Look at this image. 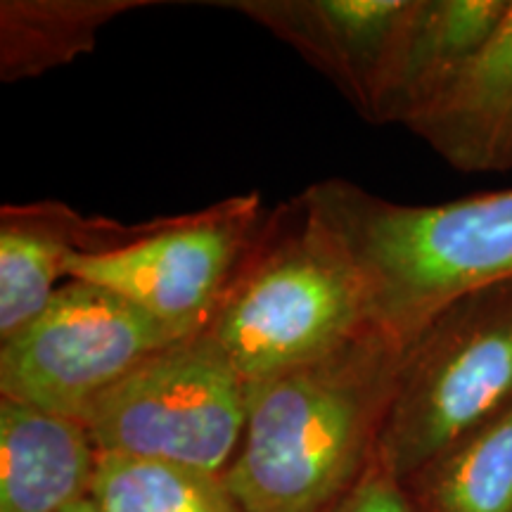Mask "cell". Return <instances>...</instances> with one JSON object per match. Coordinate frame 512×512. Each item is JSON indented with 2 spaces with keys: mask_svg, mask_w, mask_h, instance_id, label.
<instances>
[{
  "mask_svg": "<svg viewBox=\"0 0 512 512\" xmlns=\"http://www.w3.org/2000/svg\"><path fill=\"white\" fill-rule=\"evenodd\" d=\"M147 0H3L0 79H34L91 53L98 34Z\"/></svg>",
  "mask_w": 512,
  "mask_h": 512,
  "instance_id": "13",
  "label": "cell"
},
{
  "mask_svg": "<svg viewBox=\"0 0 512 512\" xmlns=\"http://www.w3.org/2000/svg\"><path fill=\"white\" fill-rule=\"evenodd\" d=\"M399 484L415 512H512V403Z\"/></svg>",
  "mask_w": 512,
  "mask_h": 512,
  "instance_id": "14",
  "label": "cell"
},
{
  "mask_svg": "<svg viewBox=\"0 0 512 512\" xmlns=\"http://www.w3.org/2000/svg\"><path fill=\"white\" fill-rule=\"evenodd\" d=\"M145 226L88 221L62 204L3 207L0 214V344L41 316L69 278L76 254H95L140 238Z\"/></svg>",
  "mask_w": 512,
  "mask_h": 512,
  "instance_id": "11",
  "label": "cell"
},
{
  "mask_svg": "<svg viewBox=\"0 0 512 512\" xmlns=\"http://www.w3.org/2000/svg\"><path fill=\"white\" fill-rule=\"evenodd\" d=\"M98 453L79 418L0 399V512H64L88 498Z\"/></svg>",
  "mask_w": 512,
  "mask_h": 512,
  "instance_id": "12",
  "label": "cell"
},
{
  "mask_svg": "<svg viewBox=\"0 0 512 512\" xmlns=\"http://www.w3.org/2000/svg\"><path fill=\"white\" fill-rule=\"evenodd\" d=\"M406 128L463 174L512 171V0L477 53Z\"/></svg>",
  "mask_w": 512,
  "mask_h": 512,
  "instance_id": "10",
  "label": "cell"
},
{
  "mask_svg": "<svg viewBox=\"0 0 512 512\" xmlns=\"http://www.w3.org/2000/svg\"><path fill=\"white\" fill-rule=\"evenodd\" d=\"M64 512H100V508L91 501V498H83V501H76L74 505H69Z\"/></svg>",
  "mask_w": 512,
  "mask_h": 512,
  "instance_id": "17",
  "label": "cell"
},
{
  "mask_svg": "<svg viewBox=\"0 0 512 512\" xmlns=\"http://www.w3.org/2000/svg\"><path fill=\"white\" fill-rule=\"evenodd\" d=\"M512 403V280L441 309L403 347L375 458L396 482Z\"/></svg>",
  "mask_w": 512,
  "mask_h": 512,
  "instance_id": "4",
  "label": "cell"
},
{
  "mask_svg": "<svg viewBox=\"0 0 512 512\" xmlns=\"http://www.w3.org/2000/svg\"><path fill=\"white\" fill-rule=\"evenodd\" d=\"M264 221L256 195L152 221L126 245L76 254L69 280L119 294L181 337L197 335L219 309Z\"/></svg>",
  "mask_w": 512,
  "mask_h": 512,
  "instance_id": "7",
  "label": "cell"
},
{
  "mask_svg": "<svg viewBox=\"0 0 512 512\" xmlns=\"http://www.w3.org/2000/svg\"><path fill=\"white\" fill-rule=\"evenodd\" d=\"M249 384L207 332L183 337L105 389L79 415L100 453L223 475L238 453Z\"/></svg>",
  "mask_w": 512,
  "mask_h": 512,
  "instance_id": "5",
  "label": "cell"
},
{
  "mask_svg": "<svg viewBox=\"0 0 512 512\" xmlns=\"http://www.w3.org/2000/svg\"><path fill=\"white\" fill-rule=\"evenodd\" d=\"M510 0H411L377 74L370 124L406 126L453 81Z\"/></svg>",
  "mask_w": 512,
  "mask_h": 512,
  "instance_id": "9",
  "label": "cell"
},
{
  "mask_svg": "<svg viewBox=\"0 0 512 512\" xmlns=\"http://www.w3.org/2000/svg\"><path fill=\"white\" fill-rule=\"evenodd\" d=\"M411 0H230L219 3L290 43L368 119L377 74Z\"/></svg>",
  "mask_w": 512,
  "mask_h": 512,
  "instance_id": "8",
  "label": "cell"
},
{
  "mask_svg": "<svg viewBox=\"0 0 512 512\" xmlns=\"http://www.w3.org/2000/svg\"><path fill=\"white\" fill-rule=\"evenodd\" d=\"M297 200L356 268L370 323L403 347L456 299L512 280V188L399 204L328 178Z\"/></svg>",
  "mask_w": 512,
  "mask_h": 512,
  "instance_id": "2",
  "label": "cell"
},
{
  "mask_svg": "<svg viewBox=\"0 0 512 512\" xmlns=\"http://www.w3.org/2000/svg\"><path fill=\"white\" fill-rule=\"evenodd\" d=\"M370 325L356 268L294 200L264 221L204 332L254 387L332 354Z\"/></svg>",
  "mask_w": 512,
  "mask_h": 512,
  "instance_id": "3",
  "label": "cell"
},
{
  "mask_svg": "<svg viewBox=\"0 0 512 512\" xmlns=\"http://www.w3.org/2000/svg\"><path fill=\"white\" fill-rule=\"evenodd\" d=\"M88 498L100 512H242L223 475L119 453H98Z\"/></svg>",
  "mask_w": 512,
  "mask_h": 512,
  "instance_id": "15",
  "label": "cell"
},
{
  "mask_svg": "<svg viewBox=\"0 0 512 512\" xmlns=\"http://www.w3.org/2000/svg\"><path fill=\"white\" fill-rule=\"evenodd\" d=\"M403 344L370 325L332 354L249 387L223 472L242 512H328L375 460Z\"/></svg>",
  "mask_w": 512,
  "mask_h": 512,
  "instance_id": "1",
  "label": "cell"
},
{
  "mask_svg": "<svg viewBox=\"0 0 512 512\" xmlns=\"http://www.w3.org/2000/svg\"><path fill=\"white\" fill-rule=\"evenodd\" d=\"M328 512H415L403 494L401 484L373 460L366 475Z\"/></svg>",
  "mask_w": 512,
  "mask_h": 512,
  "instance_id": "16",
  "label": "cell"
},
{
  "mask_svg": "<svg viewBox=\"0 0 512 512\" xmlns=\"http://www.w3.org/2000/svg\"><path fill=\"white\" fill-rule=\"evenodd\" d=\"M178 339L119 294L69 280L34 323L0 344V399L79 418L95 396Z\"/></svg>",
  "mask_w": 512,
  "mask_h": 512,
  "instance_id": "6",
  "label": "cell"
}]
</instances>
